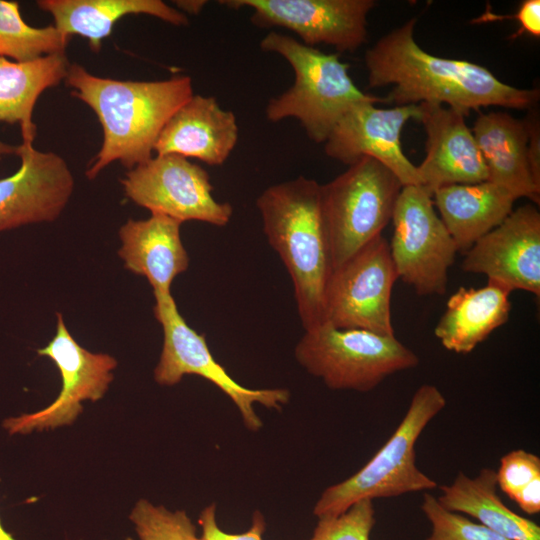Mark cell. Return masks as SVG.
I'll return each mask as SVG.
<instances>
[{
  "mask_svg": "<svg viewBox=\"0 0 540 540\" xmlns=\"http://www.w3.org/2000/svg\"><path fill=\"white\" fill-rule=\"evenodd\" d=\"M419 105V121L427 135L426 156L417 166L420 186L433 195L447 185L487 181V168L466 116L440 104Z\"/></svg>",
  "mask_w": 540,
  "mask_h": 540,
  "instance_id": "e0dca14e",
  "label": "cell"
},
{
  "mask_svg": "<svg viewBox=\"0 0 540 540\" xmlns=\"http://www.w3.org/2000/svg\"><path fill=\"white\" fill-rule=\"evenodd\" d=\"M37 5L51 14L59 32L86 38L96 53L126 15L145 14L176 26L189 23L187 15L161 0H39Z\"/></svg>",
  "mask_w": 540,
  "mask_h": 540,
  "instance_id": "603a6c76",
  "label": "cell"
},
{
  "mask_svg": "<svg viewBox=\"0 0 540 540\" xmlns=\"http://www.w3.org/2000/svg\"><path fill=\"white\" fill-rule=\"evenodd\" d=\"M320 185L299 176L269 186L256 200L266 239L290 275L304 330L324 322L326 292L334 272Z\"/></svg>",
  "mask_w": 540,
  "mask_h": 540,
  "instance_id": "3957f363",
  "label": "cell"
},
{
  "mask_svg": "<svg viewBox=\"0 0 540 540\" xmlns=\"http://www.w3.org/2000/svg\"><path fill=\"white\" fill-rule=\"evenodd\" d=\"M496 471L483 468L474 477L458 472L441 485L439 504L448 511L466 514L510 540H540V527L505 505L497 492Z\"/></svg>",
  "mask_w": 540,
  "mask_h": 540,
  "instance_id": "cb8c5ba5",
  "label": "cell"
},
{
  "mask_svg": "<svg viewBox=\"0 0 540 540\" xmlns=\"http://www.w3.org/2000/svg\"><path fill=\"white\" fill-rule=\"evenodd\" d=\"M64 81L102 126V146L85 173L90 180L114 161L132 169L149 160L164 125L194 95L186 75L121 81L93 75L76 63L70 64Z\"/></svg>",
  "mask_w": 540,
  "mask_h": 540,
  "instance_id": "7a4b0ae2",
  "label": "cell"
},
{
  "mask_svg": "<svg viewBox=\"0 0 540 540\" xmlns=\"http://www.w3.org/2000/svg\"><path fill=\"white\" fill-rule=\"evenodd\" d=\"M390 255L398 279L421 296L443 295L458 249L420 185L403 186L392 215Z\"/></svg>",
  "mask_w": 540,
  "mask_h": 540,
  "instance_id": "9c48e42d",
  "label": "cell"
},
{
  "mask_svg": "<svg viewBox=\"0 0 540 540\" xmlns=\"http://www.w3.org/2000/svg\"><path fill=\"white\" fill-rule=\"evenodd\" d=\"M446 404L437 386L421 385L384 445L355 474L327 487L317 500L313 514L318 519L337 517L362 500L436 489L437 482L417 467L415 447L427 425Z\"/></svg>",
  "mask_w": 540,
  "mask_h": 540,
  "instance_id": "5b68a950",
  "label": "cell"
},
{
  "mask_svg": "<svg viewBox=\"0 0 540 540\" xmlns=\"http://www.w3.org/2000/svg\"><path fill=\"white\" fill-rule=\"evenodd\" d=\"M56 315L55 335L37 353L49 358L58 368L61 390L43 409L6 418L2 426L10 435L71 425L83 411L82 402L100 400L113 381L117 360L109 354L94 353L82 347L70 334L62 314Z\"/></svg>",
  "mask_w": 540,
  "mask_h": 540,
  "instance_id": "7c38bea8",
  "label": "cell"
},
{
  "mask_svg": "<svg viewBox=\"0 0 540 540\" xmlns=\"http://www.w3.org/2000/svg\"><path fill=\"white\" fill-rule=\"evenodd\" d=\"M19 145H11L0 140V161L8 155H17Z\"/></svg>",
  "mask_w": 540,
  "mask_h": 540,
  "instance_id": "e575fe53",
  "label": "cell"
},
{
  "mask_svg": "<svg viewBox=\"0 0 540 540\" xmlns=\"http://www.w3.org/2000/svg\"><path fill=\"white\" fill-rule=\"evenodd\" d=\"M155 319L163 330V346L154 369L156 383L178 384L185 375L200 376L225 393L237 407L245 427L253 432L262 427L254 404L280 410L290 399L284 388L251 389L234 380L210 352L203 334L191 328L179 313L171 293H153Z\"/></svg>",
  "mask_w": 540,
  "mask_h": 540,
  "instance_id": "ba28073f",
  "label": "cell"
},
{
  "mask_svg": "<svg viewBox=\"0 0 540 540\" xmlns=\"http://www.w3.org/2000/svg\"><path fill=\"white\" fill-rule=\"evenodd\" d=\"M421 510L431 526L424 540H510L463 514L446 510L428 492L423 494Z\"/></svg>",
  "mask_w": 540,
  "mask_h": 540,
  "instance_id": "f1b7e54d",
  "label": "cell"
},
{
  "mask_svg": "<svg viewBox=\"0 0 540 540\" xmlns=\"http://www.w3.org/2000/svg\"><path fill=\"white\" fill-rule=\"evenodd\" d=\"M420 113L419 104L378 108L370 101L357 103L340 118L324 142L325 154L348 166L363 156L372 157L392 171L403 186L421 185L417 166L401 145L405 123L419 120Z\"/></svg>",
  "mask_w": 540,
  "mask_h": 540,
  "instance_id": "5bb4252c",
  "label": "cell"
},
{
  "mask_svg": "<svg viewBox=\"0 0 540 540\" xmlns=\"http://www.w3.org/2000/svg\"><path fill=\"white\" fill-rule=\"evenodd\" d=\"M199 524L202 529V540H263L266 521L261 512L253 513L250 528L243 533H228L222 530L216 518V504L206 506L200 513Z\"/></svg>",
  "mask_w": 540,
  "mask_h": 540,
  "instance_id": "4dcf8cb0",
  "label": "cell"
},
{
  "mask_svg": "<svg viewBox=\"0 0 540 540\" xmlns=\"http://www.w3.org/2000/svg\"><path fill=\"white\" fill-rule=\"evenodd\" d=\"M17 156L19 169L0 179V232L56 220L74 189L72 172L58 154L22 141Z\"/></svg>",
  "mask_w": 540,
  "mask_h": 540,
  "instance_id": "2e32d148",
  "label": "cell"
},
{
  "mask_svg": "<svg viewBox=\"0 0 540 540\" xmlns=\"http://www.w3.org/2000/svg\"><path fill=\"white\" fill-rule=\"evenodd\" d=\"M239 137L237 119L215 97L193 95L167 121L153 148L157 156L179 155L220 166Z\"/></svg>",
  "mask_w": 540,
  "mask_h": 540,
  "instance_id": "ac0fdd59",
  "label": "cell"
},
{
  "mask_svg": "<svg viewBox=\"0 0 540 540\" xmlns=\"http://www.w3.org/2000/svg\"><path fill=\"white\" fill-rule=\"evenodd\" d=\"M129 519L140 540H202L185 511H171L146 499L136 502Z\"/></svg>",
  "mask_w": 540,
  "mask_h": 540,
  "instance_id": "83f0119b",
  "label": "cell"
},
{
  "mask_svg": "<svg viewBox=\"0 0 540 540\" xmlns=\"http://www.w3.org/2000/svg\"><path fill=\"white\" fill-rule=\"evenodd\" d=\"M461 268L484 274L511 291L540 295V213L535 205L513 210L465 253Z\"/></svg>",
  "mask_w": 540,
  "mask_h": 540,
  "instance_id": "9a60e30c",
  "label": "cell"
},
{
  "mask_svg": "<svg viewBox=\"0 0 540 540\" xmlns=\"http://www.w3.org/2000/svg\"><path fill=\"white\" fill-rule=\"evenodd\" d=\"M497 485L529 515L540 512V458L524 449H515L500 459Z\"/></svg>",
  "mask_w": 540,
  "mask_h": 540,
  "instance_id": "4316f807",
  "label": "cell"
},
{
  "mask_svg": "<svg viewBox=\"0 0 540 540\" xmlns=\"http://www.w3.org/2000/svg\"><path fill=\"white\" fill-rule=\"evenodd\" d=\"M511 290L487 281L481 288L460 287L447 301L434 334L448 350L459 354L472 352L509 318Z\"/></svg>",
  "mask_w": 540,
  "mask_h": 540,
  "instance_id": "44dd1931",
  "label": "cell"
},
{
  "mask_svg": "<svg viewBox=\"0 0 540 540\" xmlns=\"http://www.w3.org/2000/svg\"><path fill=\"white\" fill-rule=\"evenodd\" d=\"M375 524L373 501L362 500L337 517L318 519L310 540H370Z\"/></svg>",
  "mask_w": 540,
  "mask_h": 540,
  "instance_id": "f546056e",
  "label": "cell"
},
{
  "mask_svg": "<svg viewBox=\"0 0 540 540\" xmlns=\"http://www.w3.org/2000/svg\"><path fill=\"white\" fill-rule=\"evenodd\" d=\"M182 223L162 214L128 220L119 230L124 266L147 279L153 293H171L174 279L189 267L181 239Z\"/></svg>",
  "mask_w": 540,
  "mask_h": 540,
  "instance_id": "d6986e66",
  "label": "cell"
},
{
  "mask_svg": "<svg viewBox=\"0 0 540 540\" xmlns=\"http://www.w3.org/2000/svg\"><path fill=\"white\" fill-rule=\"evenodd\" d=\"M397 279L389 243L380 235L333 272L323 323L394 335L391 295Z\"/></svg>",
  "mask_w": 540,
  "mask_h": 540,
  "instance_id": "8fae6325",
  "label": "cell"
},
{
  "mask_svg": "<svg viewBox=\"0 0 540 540\" xmlns=\"http://www.w3.org/2000/svg\"><path fill=\"white\" fill-rule=\"evenodd\" d=\"M176 9L186 15H197L202 9L206 6L207 1L205 0H176L173 2Z\"/></svg>",
  "mask_w": 540,
  "mask_h": 540,
  "instance_id": "836d02e7",
  "label": "cell"
},
{
  "mask_svg": "<svg viewBox=\"0 0 540 540\" xmlns=\"http://www.w3.org/2000/svg\"><path fill=\"white\" fill-rule=\"evenodd\" d=\"M517 21L520 29L513 37L520 36L526 32L534 37H540V1L525 0L517 11Z\"/></svg>",
  "mask_w": 540,
  "mask_h": 540,
  "instance_id": "1f68e13d",
  "label": "cell"
},
{
  "mask_svg": "<svg viewBox=\"0 0 540 540\" xmlns=\"http://www.w3.org/2000/svg\"><path fill=\"white\" fill-rule=\"evenodd\" d=\"M125 540H135V539H133L131 537H127Z\"/></svg>",
  "mask_w": 540,
  "mask_h": 540,
  "instance_id": "8d00e7d4",
  "label": "cell"
},
{
  "mask_svg": "<svg viewBox=\"0 0 540 540\" xmlns=\"http://www.w3.org/2000/svg\"><path fill=\"white\" fill-rule=\"evenodd\" d=\"M528 131V159L535 180L540 183V130L539 117L536 113H529L525 118Z\"/></svg>",
  "mask_w": 540,
  "mask_h": 540,
  "instance_id": "d6a6232c",
  "label": "cell"
},
{
  "mask_svg": "<svg viewBox=\"0 0 540 540\" xmlns=\"http://www.w3.org/2000/svg\"><path fill=\"white\" fill-rule=\"evenodd\" d=\"M432 199L458 251H467L497 227L513 211L516 201L490 181L447 185L434 191Z\"/></svg>",
  "mask_w": 540,
  "mask_h": 540,
  "instance_id": "7402d4cb",
  "label": "cell"
},
{
  "mask_svg": "<svg viewBox=\"0 0 540 540\" xmlns=\"http://www.w3.org/2000/svg\"><path fill=\"white\" fill-rule=\"evenodd\" d=\"M416 21L412 18L391 30L365 52L368 86H393L385 102L447 105L466 117L471 110L487 106L534 108L538 89L514 87L484 66L423 50L414 39Z\"/></svg>",
  "mask_w": 540,
  "mask_h": 540,
  "instance_id": "6da1fadb",
  "label": "cell"
},
{
  "mask_svg": "<svg viewBox=\"0 0 540 540\" xmlns=\"http://www.w3.org/2000/svg\"><path fill=\"white\" fill-rule=\"evenodd\" d=\"M121 184L125 196L136 205L181 223L200 221L223 227L233 215L230 203L214 198L207 171L179 155L152 156L130 169Z\"/></svg>",
  "mask_w": 540,
  "mask_h": 540,
  "instance_id": "30bf717a",
  "label": "cell"
},
{
  "mask_svg": "<svg viewBox=\"0 0 540 540\" xmlns=\"http://www.w3.org/2000/svg\"><path fill=\"white\" fill-rule=\"evenodd\" d=\"M70 39L54 25L40 28L28 25L18 2L0 0V56L16 62L33 61L65 53Z\"/></svg>",
  "mask_w": 540,
  "mask_h": 540,
  "instance_id": "484cf974",
  "label": "cell"
},
{
  "mask_svg": "<svg viewBox=\"0 0 540 540\" xmlns=\"http://www.w3.org/2000/svg\"><path fill=\"white\" fill-rule=\"evenodd\" d=\"M265 52L283 57L294 72L291 87L269 99L266 118H295L308 138L324 143L340 118L355 104L385 102L362 92L349 75V65L337 53H325L286 34L270 31L261 41Z\"/></svg>",
  "mask_w": 540,
  "mask_h": 540,
  "instance_id": "277c9868",
  "label": "cell"
},
{
  "mask_svg": "<svg viewBox=\"0 0 540 540\" xmlns=\"http://www.w3.org/2000/svg\"><path fill=\"white\" fill-rule=\"evenodd\" d=\"M485 162L488 180L518 198L540 202V183L528 159V131L524 119L506 112L480 113L471 129Z\"/></svg>",
  "mask_w": 540,
  "mask_h": 540,
  "instance_id": "ffe728a7",
  "label": "cell"
},
{
  "mask_svg": "<svg viewBox=\"0 0 540 540\" xmlns=\"http://www.w3.org/2000/svg\"><path fill=\"white\" fill-rule=\"evenodd\" d=\"M70 63L65 53L28 62L0 56V121L21 127L22 141L33 142V110L39 96L65 80Z\"/></svg>",
  "mask_w": 540,
  "mask_h": 540,
  "instance_id": "d4e9b609",
  "label": "cell"
},
{
  "mask_svg": "<svg viewBox=\"0 0 540 540\" xmlns=\"http://www.w3.org/2000/svg\"><path fill=\"white\" fill-rule=\"evenodd\" d=\"M230 8L252 10L258 27H282L305 45L326 44L338 52H354L367 40V16L374 0H223Z\"/></svg>",
  "mask_w": 540,
  "mask_h": 540,
  "instance_id": "4fadbf2b",
  "label": "cell"
},
{
  "mask_svg": "<svg viewBox=\"0 0 540 540\" xmlns=\"http://www.w3.org/2000/svg\"><path fill=\"white\" fill-rule=\"evenodd\" d=\"M0 540H16L12 534L5 530L0 521Z\"/></svg>",
  "mask_w": 540,
  "mask_h": 540,
  "instance_id": "d590c367",
  "label": "cell"
},
{
  "mask_svg": "<svg viewBox=\"0 0 540 540\" xmlns=\"http://www.w3.org/2000/svg\"><path fill=\"white\" fill-rule=\"evenodd\" d=\"M402 187L392 171L368 156L320 185V208L334 271L382 235Z\"/></svg>",
  "mask_w": 540,
  "mask_h": 540,
  "instance_id": "8992f818",
  "label": "cell"
},
{
  "mask_svg": "<svg viewBox=\"0 0 540 540\" xmlns=\"http://www.w3.org/2000/svg\"><path fill=\"white\" fill-rule=\"evenodd\" d=\"M297 362L332 390L369 392L388 376L418 366V356L395 335L339 329L327 323L305 330Z\"/></svg>",
  "mask_w": 540,
  "mask_h": 540,
  "instance_id": "52a82bcc",
  "label": "cell"
}]
</instances>
